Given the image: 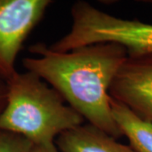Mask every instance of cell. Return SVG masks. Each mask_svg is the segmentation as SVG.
Returning <instances> with one entry per match:
<instances>
[{
    "mask_svg": "<svg viewBox=\"0 0 152 152\" xmlns=\"http://www.w3.org/2000/svg\"><path fill=\"white\" fill-rule=\"evenodd\" d=\"M33 144L26 138L0 130V152H31Z\"/></svg>",
    "mask_w": 152,
    "mask_h": 152,
    "instance_id": "8",
    "label": "cell"
},
{
    "mask_svg": "<svg viewBox=\"0 0 152 152\" xmlns=\"http://www.w3.org/2000/svg\"><path fill=\"white\" fill-rule=\"evenodd\" d=\"M69 31L49 48L68 52L84 46L113 42L123 46L128 57L152 53V24L112 15L80 1L71 8Z\"/></svg>",
    "mask_w": 152,
    "mask_h": 152,
    "instance_id": "3",
    "label": "cell"
},
{
    "mask_svg": "<svg viewBox=\"0 0 152 152\" xmlns=\"http://www.w3.org/2000/svg\"><path fill=\"white\" fill-rule=\"evenodd\" d=\"M112 113L123 135L136 152H152V123L134 113L125 105L111 97Z\"/></svg>",
    "mask_w": 152,
    "mask_h": 152,
    "instance_id": "7",
    "label": "cell"
},
{
    "mask_svg": "<svg viewBox=\"0 0 152 152\" xmlns=\"http://www.w3.org/2000/svg\"><path fill=\"white\" fill-rule=\"evenodd\" d=\"M7 102V83L0 80V115L3 113Z\"/></svg>",
    "mask_w": 152,
    "mask_h": 152,
    "instance_id": "10",
    "label": "cell"
},
{
    "mask_svg": "<svg viewBox=\"0 0 152 152\" xmlns=\"http://www.w3.org/2000/svg\"><path fill=\"white\" fill-rule=\"evenodd\" d=\"M109 95L152 123V53L128 57L114 77Z\"/></svg>",
    "mask_w": 152,
    "mask_h": 152,
    "instance_id": "5",
    "label": "cell"
},
{
    "mask_svg": "<svg viewBox=\"0 0 152 152\" xmlns=\"http://www.w3.org/2000/svg\"><path fill=\"white\" fill-rule=\"evenodd\" d=\"M36 58L22 64L48 83L88 124L118 140L123 136L112 113L109 89L128 58L118 43L101 42L68 52H56L44 43L29 48Z\"/></svg>",
    "mask_w": 152,
    "mask_h": 152,
    "instance_id": "1",
    "label": "cell"
},
{
    "mask_svg": "<svg viewBox=\"0 0 152 152\" xmlns=\"http://www.w3.org/2000/svg\"><path fill=\"white\" fill-rule=\"evenodd\" d=\"M31 152H59L55 144L51 145H33Z\"/></svg>",
    "mask_w": 152,
    "mask_h": 152,
    "instance_id": "9",
    "label": "cell"
},
{
    "mask_svg": "<svg viewBox=\"0 0 152 152\" xmlns=\"http://www.w3.org/2000/svg\"><path fill=\"white\" fill-rule=\"evenodd\" d=\"M51 3L49 0H0L1 81L7 83L17 72V56Z\"/></svg>",
    "mask_w": 152,
    "mask_h": 152,
    "instance_id": "4",
    "label": "cell"
},
{
    "mask_svg": "<svg viewBox=\"0 0 152 152\" xmlns=\"http://www.w3.org/2000/svg\"><path fill=\"white\" fill-rule=\"evenodd\" d=\"M55 142L61 152H136L90 124L61 134Z\"/></svg>",
    "mask_w": 152,
    "mask_h": 152,
    "instance_id": "6",
    "label": "cell"
},
{
    "mask_svg": "<svg viewBox=\"0 0 152 152\" xmlns=\"http://www.w3.org/2000/svg\"><path fill=\"white\" fill-rule=\"evenodd\" d=\"M84 118L53 87L30 71L16 73L7 82V102L0 130L26 138L33 145H51Z\"/></svg>",
    "mask_w": 152,
    "mask_h": 152,
    "instance_id": "2",
    "label": "cell"
}]
</instances>
